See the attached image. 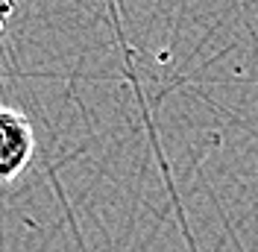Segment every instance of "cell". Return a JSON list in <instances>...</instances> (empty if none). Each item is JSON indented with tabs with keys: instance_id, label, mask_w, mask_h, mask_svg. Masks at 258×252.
Returning a JSON list of instances; mask_svg holds the SVG:
<instances>
[{
	"instance_id": "obj_1",
	"label": "cell",
	"mask_w": 258,
	"mask_h": 252,
	"mask_svg": "<svg viewBox=\"0 0 258 252\" xmlns=\"http://www.w3.org/2000/svg\"><path fill=\"white\" fill-rule=\"evenodd\" d=\"M35 156V132L24 111L0 106V185H9L12 179L30 167Z\"/></svg>"
},
{
	"instance_id": "obj_2",
	"label": "cell",
	"mask_w": 258,
	"mask_h": 252,
	"mask_svg": "<svg viewBox=\"0 0 258 252\" xmlns=\"http://www.w3.org/2000/svg\"><path fill=\"white\" fill-rule=\"evenodd\" d=\"M15 9H18V0H0V32L6 30V24L15 15Z\"/></svg>"
}]
</instances>
